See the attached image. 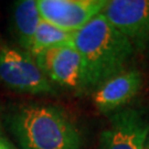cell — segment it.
<instances>
[{"label":"cell","instance_id":"obj_4","mask_svg":"<svg viewBox=\"0 0 149 149\" xmlns=\"http://www.w3.org/2000/svg\"><path fill=\"white\" fill-rule=\"evenodd\" d=\"M133 44L135 51L149 49V0H112L102 12Z\"/></svg>","mask_w":149,"mask_h":149},{"label":"cell","instance_id":"obj_5","mask_svg":"<svg viewBox=\"0 0 149 149\" xmlns=\"http://www.w3.org/2000/svg\"><path fill=\"white\" fill-rule=\"evenodd\" d=\"M107 0H37L41 19L75 33L103 12Z\"/></svg>","mask_w":149,"mask_h":149},{"label":"cell","instance_id":"obj_2","mask_svg":"<svg viewBox=\"0 0 149 149\" xmlns=\"http://www.w3.org/2000/svg\"><path fill=\"white\" fill-rule=\"evenodd\" d=\"M7 125L20 149H82L80 130L56 106L19 105L9 112Z\"/></svg>","mask_w":149,"mask_h":149},{"label":"cell","instance_id":"obj_11","mask_svg":"<svg viewBox=\"0 0 149 149\" xmlns=\"http://www.w3.org/2000/svg\"><path fill=\"white\" fill-rule=\"evenodd\" d=\"M0 149H17L9 139L0 134Z\"/></svg>","mask_w":149,"mask_h":149},{"label":"cell","instance_id":"obj_10","mask_svg":"<svg viewBox=\"0 0 149 149\" xmlns=\"http://www.w3.org/2000/svg\"><path fill=\"white\" fill-rule=\"evenodd\" d=\"M74 33L66 32L41 19L32 40L30 53L34 56L43 50L54 45L72 42Z\"/></svg>","mask_w":149,"mask_h":149},{"label":"cell","instance_id":"obj_7","mask_svg":"<svg viewBox=\"0 0 149 149\" xmlns=\"http://www.w3.org/2000/svg\"><path fill=\"white\" fill-rule=\"evenodd\" d=\"M149 122L134 108L116 112L101 134V149H146Z\"/></svg>","mask_w":149,"mask_h":149},{"label":"cell","instance_id":"obj_8","mask_svg":"<svg viewBox=\"0 0 149 149\" xmlns=\"http://www.w3.org/2000/svg\"><path fill=\"white\" fill-rule=\"evenodd\" d=\"M141 85L143 76L138 70H124L94 90L93 103L101 113L114 112L132 101Z\"/></svg>","mask_w":149,"mask_h":149},{"label":"cell","instance_id":"obj_1","mask_svg":"<svg viewBox=\"0 0 149 149\" xmlns=\"http://www.w3.org/2000/svg\"><path fill=\"white\" fill-rule=\"evenodd\" d=\"M72 42L82 58L83 90H96L109 77L124 71L135 53L130 41L103 13L75 32Z\"/></svg>","mask_w":149,"mask_h":149},{"label":"cell","instance_id":"obj_9","mask_svg":"<svg viewBox=\"0 0 149 149\" xmlns=\"http://www.w3.org/2000/svg\"><path fill=\"white\" fill-rule=\"evenodd\" d=\"M12 28L13 34L20 49L30 53L32 40L41 21L37 7V0H19L12 6Z\"/></svg>","mask_w":149,"mask_h":149},{"label":"cell","instance_id":"obj_3","mask_svg":"<svg viewBox=\"0 0 149 149\" xmlns=\"http://www.w3.org/2000/svg\"><path fill=\"white\" fill-rule=\"evenodd\" d=\"M0 81L20 94L45 95L54 93L53 84L28 51L11 45H0Z\"/></svg>","mask_w":149,"mask_h":149},{"label":"cell","instance_id":"obj_12","mask_svg":"<svg viewBox=\"0 0 149 149\" xmlns=\"http://www.w3.org/2000/svg\"><path fill=\"white\" fill-rule=\"evenodd\" d=\"M146 149H149V139H148V141H147V147H146Z\"/></svg>","mask_w":149,"mask_h":149},{"label":"cell","instance_id":"obj_6","mask_svg":"<svg viewBox=\"0 0 149 149\" xmlns=\"http://www.w3.org/2000/svg\"><path fill=\"white\" fill-rule=\"evenodd\" d=\"M34 59L52 84L66 88H82L83 63L73 42L45 49L36 54Z\"/></svg>","mask_w":149,"mask_h":149}]
</instances>
